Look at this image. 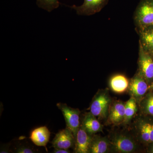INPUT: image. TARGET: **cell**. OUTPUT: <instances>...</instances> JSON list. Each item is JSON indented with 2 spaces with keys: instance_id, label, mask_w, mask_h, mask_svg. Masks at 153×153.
Returning a JSON list of instances; mask_svg holds the SVG:
<instances>
[{
  "instance_id": "cell-1",
  "label": "cell",
  "mask_w": 153,
  "mask_h": 153,
  "mask_svg": "<svg viewBox=\"0 0 153 153\" xmlns=\"http://www.w3.org/2000/svg\"><path fill=\"white\" fill-rule=\"evenodd\" d=\"M111 151L116 153H132L138 151L139 145L135 137L129 134L118 132L109 138Z\"/></svg>"
},
{
  "instance_id": "cell-2",
  "label": "cell",
  "mask_w": 153,
  "mask_h": 153,
  "mask_svg": "<svg viewBox=\"0 0 153 153\" xmlns=\"http://www.w3.org/2000/svg\"><path fill=\"white\" fill-rule=\"evenodd\" d=\"M111 103L108 90L100 89L94 96L88 109L98 120H102L107 118Z\"/></svg>"
},
{
  "instance_id": "cell-3",
  "label": "cell",
  "mask_w": 153,
  "mask_h": 153,
  "mask_svg": "<svg viewBox=\"0 0 153 153\" xmlns=\"http://www.w3.org/2000/svg\"><path fill=\"white\" fill-rule=\"evenodd\" d=\"M149 116L143 114L138 117L134 125L135 137L145 144L153 143V120Z\"/></svg>"
},
{
  "instance_id": "cell-4",
  "label": "cell",
  "mask_w": 153,
  "mask_h": 153,
  "mask_svg": "<svg viewBox=\"0 0 153 153\" xmlns=\"http://www.w3.org/2000/svg\"><path fill=\"white\" fill-rule=\"evenodd\" d=\"M134 20L137 30L153 27V0H141L137 7Z\"/></svg>"
},
{
  "instance_id": "cell-5",
  "label": "cell",
  "mask_w": 153,
  "mask_h": 153,
  "mask_svg": "<svg viewBox=\"0 0 153 153\" xmlns=\"http://www.w3.org/2000/svg\"><path fill=\"white\" fill-rule=\"evenodd\" d=\"M56 105L63 114L66 122V127L72 132L75 138L80 126L79 123L80 110L78 108H72L68 106L66 103L62 102H58Z\"/></svg>"
},
{
  "instance_id": "cell-6",
  "label": "cell",
  "mask_w": 153,
  "mask_h": 153,
  "mask_svg": "<svg viewBox=\"0 0 153 153\" xmlns=\"http://www.w3.org/2000/svg\"><path fill=\"white\" fill-rule=\"evenodd\" d=\"M149 87L147 81L137 71L129 81L128 91L131 97L135 99L139 104L146 95Z\"/></svg>"
},
{
  "instance_id": "cell-7",
  "label": "cell",
  "mask_w": 153,
  "mask_h": 153,
  "mask_svg": "<svg viewBox=\"0 0 153 153\" xmlns=\"http://www.w3.org/2000/svg\"><path fill=\"white\" fill-rule=\"evenodd\" d=\"M140 73L147 81L149 85L153 80V58L143 49L139 44L138 70Z\"/></svg>"
},
{
  "instance_id": "cell-8",
  "label": "cell",
  "mask_w": 153,
  "mask_h": 153,
  "mask_svg": "<svg viewBox=\"0 0 153 153\" xmlns=\"http://www.w3.org/2000/svg\"><path fill=\"white\" fill-rule=\"evenodd\" d=\"M75 142V138L73 133L69 128L66 127L55 135L52 142V146L54 149H74Z\"/></svg>"
},
{
  "instance_id": "cell-9",
  "label": "cell",
  "mask_w": 153,
  "mask_h": 153,
  "mask_svg": "<svg viewBox=\"0 0 153 153\" xmlns=\"http://www.w3.org/2000/svg\"><path fill=\"white\" fill-rule=\"evenodd\" d=\"M108 2V0H84L82 5L69 7L75 10L78 15L91 16L100 12Z\"/></svg>"
},
{
  "instance_id": "cell-10",
  "label": "cell",
  "mask_w": 153,
  "mask_h": 153,
  "mask_svg": "<svg viewBox=\"0 0 153 153\" xmlns=\"http://www.w3.org/2000/svg\"><path fill=\"white\" fill-rule=\"evenodd\" d=\"M125 115V103L117 100L111 105L107 117V124L118 126L123 123Z\"/></svg>"
},
{
  "instance_id": "cell-11",
  "label": "cell",
  "mask_w": 153,
  "mask_h": 153,
  "mask_svg": "<svg viewBox=\"0 0 153 153\" xmlns=\"http://www.w3.org/2000/svg\"><path fill=\"white\" fill-rule=\"evenodd\" d=\"M92 136L88 133L80 126L75 137L74 152L89 153V149Z\"/></svg>"
},
{
  "instance_id": "cell-12",
  "label": "cell",
  "mask_w": 153,
  "mask_h": 153,
  "mask_svg": "<svg viewBox=\"0 0 153 153\" xmlns=\"http://www.w3.org/2000/svg\"><path fill=\"white\" fill-rule=\"evenodd\" d=\"M80 126L88 133L91 135L102 131L103 128V126L97 119L96 117L90 111L85 113Z\"/></svg>"
},
{
  "instance_id": "cell-13",
  "label": "cell",
  "mask_w": 153,
  "mask_h": 153,
  "mask_svg": "<svg viewBox=\"0 0 153 153\" xmlns=\"http://www.w3.org/2000/svg\"><path fill=\"white\" fill-rule=\"evenodd\" d=\"M111 151L109 138L93 135L89 149V153H106Z\"/></svg>"
},
{
  "instance_id": "cell-14",
  "label": "cell",
  "mask_w": 153,
  "mask_h": 153,
  "mask_svg": "<svg viewBox=\"0 0 153 153\" xmlns=\"http://www.w3.org/2000/svg\"><path fill=\"white\" fill-rule=\"evenodd\" d=\"M140 36L139 44L153 58V27L137 30Z\"/></svg>"
},
{
  "instance_id": "cell-15",
  "label": "cell",
  "mask_w": 153,
  "mask_h": 153,
  "mask_svg": "<svg viewBox=\"0 0 153 153\" xmlns=\"http://www.w3.org/2000/svg\"><path fill=\"white\" fill-rule=\"evenodd\" d=\"M50 131L46 126L39 127L31 132L30 137L34 144L38 146L46 147L50 137Z\"/></svg>"
},
{
  "instance_id": "cell-16",
  "label": "cell",
  "mask_w": 153,
  "mask_h": 153,
  "mask_svg": "<svg viewBox=\"0 0 153 153\" xmlns=\"http://www.w3.org/2000/svg\"><path fill=\"white\" fill-rule=\"evenodd\" d=\"M129 81L121 74L114 75L110 79L109 84L111 90L116 93H123L128 89Z\"/></svg>"
},
{
  "instance_id": "cell-17",
  "label": "cell",
  "mask_w": 153,
  "mask_h": 153,
  "mask_svg": "<svg viewBox=\"0 0 153 153\" xmlns=\"http://www.w3.org/2000/svg\"><path fill=\"white\" fill-rule=\"evenodd\" d=\"M137 102L135 99L131 97L130 98L125 102V115L123 124H128L137 111Z\"/></svg>"
},
{
  "instance_id": "cell-18",
  "label": "cell",
  "mask_w": 153,
  "mask_h": 153,
  "mask_svg": "<svg viewBox=\"0 0 153 153\" xmlns=\"http://www.w3.org/2000/svg\"><path fill=\"white\" fill-rule=\"evenodd\" d=\"M138 104L143 114L153 116V93L146 94Z\"/></svg>"
},
{
  "instance_id": "cell-19",
  "label": "cell",
  "mask_w": 153,
  "mask_h": 153,
  "mask_svg": "<svg viewBox=\"0 0 153 153\" xmlns=\"http://www.w3.org/2000/svg\"><path fill=\"white\" fill-rule=\"evenodd\" d=\"M37 4L39 7L50 12L57 8L60 3L58 0H37Z\"/></svg>"
},
{
  "instance_id": "cell-20",
  "label": "cell",
  "mask_w": 153,
  "mask_h": 153,
  "mask_svg": "<svg viewBox=\"0 0 153 153\" xmlns=\"http://www.w3.org/2000/svg\"><path fill=\"white\" fill-rule=\"evenodd\" d=\"M16 153H35L33 149L28 147L22 146L17 148L16 150Z\"/></svg>"
},
{
  "instance_id": "cell-21",
  "label": "cell",
  "mask_w": 153,
  "mask_h": 153,
  "mask_svg": "<svg viewBox=\"0 0 153 153\" xmlns=\"http://www.w3.org/2000/svg\"><path fill=\"white\" fill-rule=\"evenodd\" d=\"M53 153H69L70 152L68 149H55Z\"/></svg>"
},
{
  "instance_id": "cell-22",
  "label": "cell",
  "mask_w": 153,
  "mask_h": 153,
  "mask_svg": "<svg viewBox=\"0 0 153 153\" xmlns=\"http://www.w3.org/2000/svg\"><path fill=\"white\" fill-rule=\"evenodd\" d=\"M147 152L148 153H153V143L148 144Z\"/></svg>"
},
{
  "instance_id": "cell-23",
  "label": "cell",
  "mask_w": 153,
  "mask_h": 153,
  "mask_svg": "<svg viewBox=\"0 0 153 153\" xmlns=\"http://www.w3.org/2000/svg\"><path fill=\"white\" fill-rule=\"evenodd\" d=\"M149 90L152 91H153V80L152 83L149 85Z\"/></svg>"
}]
</instances>
